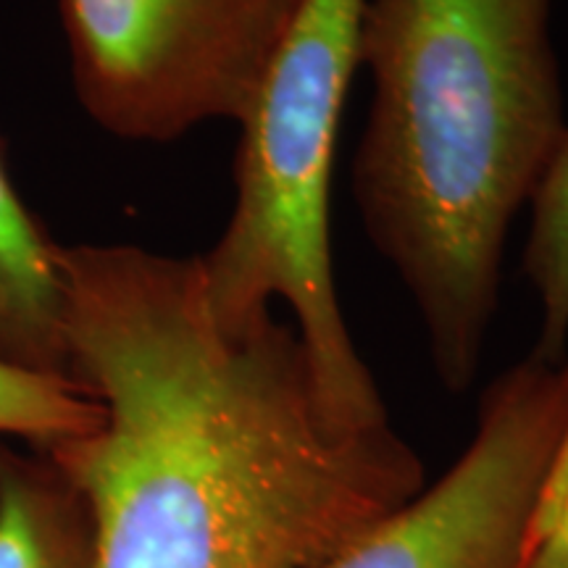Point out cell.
<instances>
[{
    "label": "cell",
    "mask_w": 568,
    "mask_h": 568,
    "mask_svg": "<svg viewBox=\"0 0 568 568\" xmlns=\"http://www.w3.org/2000/svg\"><path fill=\"white\" fill-rule=\"evenodd\" d=\"M71 379L101 403L45 447L95 568H324L426 485L393 424L329 406L293 324L222 329L201 258L61 245Z\"/></svg>",
    "instance_id": "cell-1"
},
{
    "label": "cell",
    "mask_w": 568,
    "mask_h": 568,
    "mask_svg": "<svg viewBox=\"0 0 568 568\" xmlns=\"http://www.w3.org/2000/svg\"><path fill=\"white\" fill-rule=\"evenodd\" d=\"M568 432V355L485 389L460 458L324 568H521L539 487Z\"/></svg>",
    "instance_id": "cell-5"
},
{
    "label": "cell",
    "mask_w": 568,
    "mask_h": 568,
    "mask_svg": "<svg viewBox=\"0 0 568 568\" xmlns=\"http://www.w3.org/2000/svg\"><path fill=\"white\" fill-rule=\"evenodd\" d=\"M0 568H95L82 497L42 450L0 439Z\"/></svg>",
    "instance_id": "cell-7"
},
{
    "label": "cell",
    "mask_w": 568,
    "mask_h": 568,
    "mask_svg": "<svg viewBox=\"0 0 568 568\" xmlns=\"http://www.w3.org/2000/svg\"><path fill=\"white\" fill-rule=\"evenodd\" d=\"M59 247L27 211L0 153V355L69 376Z\"/></svg>",
    "instance_id": "cell-6"
},
{
    "label": "cell",
    "mask_w": 568,
    "mask_h": 568,
    "mask_svg": "<svg viewBox=\"0 0 568 568\" xmlns=\"http://www.w3.org/2000/svg\"><path fill=\"white\" fill-rule=\"evenodd\" d=\"M303 0H59L84 113L126 142L243 119Z\"/></svg>",
    "instance_id": "cell-4"
},
{
    "label": "cell",
    "mask_w": 568,
    "mask_h": 568,
    "mask_svg": "<svg viewBox=\"0 0 568 568\" xmlns=\"http://www.w3.org/2000/svg\"><path fill=\"white\" fill-rule=\"evenodd\" d=\"M556 0H366L374 95L353 201L424 326L447 393L477 379L510 226L568 126Z\"/></svg>",
    "instance_id": "cell-2"
},
{
    "label": "cell",
    "mask_w": 568,
    "mask_h": 568,
    "mask_svg": "<svg viewBox=\"0 0 568 568\" xmlns=\"http://www.w3.org/2000/svg\"><path fill=\"white\" fill-rule=\"evenodd\" d=\"M364 3L303 0L237 122L230 222L197 258L222 329H245L282 301L329 406L355 426H382L389 414L347 329L329 237L332 166L361 69Z\"/></svg>",
    "instance_id": "cell-3"
},
{
    "label": "cell",
    "mask_w": 568,
    "mask_h": 568,
    "mask_svg": "<svg viewBox=\"0 0 568 568\" xmlns=\"http://www.w3.org/2000/svg\"><path fill=\"white\" fill-rule=\"evenodd\" d=\"M521 568H568V508L556 531L527 552Z\"/></svg>",
    "instance_id": "cell-10"
},
{
    "label": "cell",
    "mask_w": 568,
    "mask_h": 568,
    "mask_svg": "<svg viewBox=\"0 0 568 568\" xmlns=\"http://www.w3.org/2000/svg\"><path fill=\"white\" fill-rule=\"evenodd\" d=\"M103 410L71 376L34 372L0 355V439L45 450L101 424Z\"/></svg>",
    "instance_id": "cell-9"
},
{
    "label": "cell",
    "mask_w": 568,
    "mask_h": 568,
    "mask_svg": "<svg viewBox=\"0 0 568 568\" xmlns=\"http://www.w3.org/2000/svg\"><path fill=\"white\" fill-rule=\"evenodd\" d=\"M531 224L521 272L537 293L542 322L531 353L560 361L568 355V126L531 193Z\"/></svg>",
    "instance_id": "cell-8"
}]
</instances>
